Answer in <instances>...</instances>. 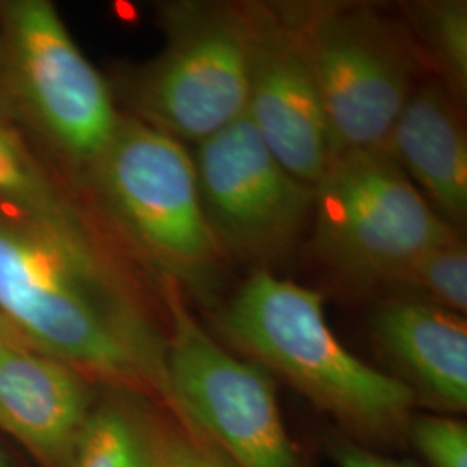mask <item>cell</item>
Listing matches in <instances>:
<instances>
[{
	"label": "cell",
	"instance_id": "cell-20",
	"mask_svg": "<svg viewBox=\"0 0 467 467\" xmlns=\"http://www.w3.org/2000/svg\"><path fill=\"white\" fill-rule=\"evenodd\" d=\"M333 451L339 467H407L353 441H339L334 445Z\"/></svg>",
	"mask_w": 467,
	"mask_h": 467
},
{
	"label": "cell",
	"instance_id": "cell-4",
	"mask_svg": "<svg viewBox=\"0 0 467 467\" xmlns=\"http://www.w3.org/2000/svg\"><path fill=\"white\" fill-rule=\"evenodd\" d=\"M312 251L358 285L395 284L424 251L459 237L389 152L336 154L314 185Z\"/></svg>",
	"mask_w": 467,
	"mask_h": 467
},
{
	"label": "cell",
	"instance_id": "cell-22",
	"mask_svg": "<svg viewBox=\"0 0 467 467\" xmlns=\"http://www.w3.org/2000/svg\"><path fill=\"white\" fill-rule=\"evenodd\" d=\"M0 467H9L7 466V462H5V459L0 455Z\"/></svg>",
	"mask_w": 467,
	"mask_h": 467
},
{
	"label": "cell",
	"instance_id": "cell-19",
	"mask_svg": "<svg viewBox=\"0 0 467 467\" xmlns=\"http://www.w3.org/2000/svg\"><path fill=\"white\" fill-rule=\"evenodd\" d=\"M412 441L431 467H467L466 422L443 416H420L410 426Z\"/></svg>",
	"mask_w": 467,
	"mask_h": 467
},
{
	"label": "cell",
	"instance_id": "cell-3",
	"mask_svg": "<svg viewBox=\"0 0 467 467\" xmlns=\"http://www.w3.org/2000/svg\"><path fill=\"white\" fill-rule=\"evenodd\" d=\"M80 179L111 229L160 279L212 296L227 256L204 217L194 160L182 142L121 111Z\"/></svg>",
	"mask_w": 467,
	"mask_h": 467
},
{
	"label": "cell",
	"instance_id": "cell-7",
	"mask_svg": "<svg viewBox=\"0 0 467 467\" xmlns=\"http://www.w3.org/2000/svg\"><path fill=\"white\" fill-rule=\"evenodd\" d=\"M160 289L168 320L170 410L179 422L234 467H301L267 372L206 333L177 284L161 277Z\"/></svg>",
	"mask_w": 467,
	"mask_h": 467
},
{
	"label": "cell",
	"instance_id": "cell-11",
	"mask_svg": "<svg viewBox=\"0 0 467 467\" xmlns=\"http://www.w3.org/2000/svg\"><path fill=\"white\" fill-rule=\"evenodd\" d=\"M82 372L16 336L0 337V430L49 467H71L90 414Z\"/></svg>",
	"mask_w": 467,
	"mask_h": 467
},
{
	"label": "cell",
	"instance_id": "cell-5",
	"mask_svg": "<svg viewBox=\"0 0 467 467\" xmlns=\"http://www.w3.org/2000/svg\"><path fill=\"white\" fill-rule=\"evenodd\" d=\"M161 50L119 77L127 115L198 144L246 115L248 46L239 4L177 2L160 7Z\"/></svg>",
	"mask_w": 467,
	"mask_h": 467
},
{
	"label": "cell",
	"instance_id": "cell-13",
	"mask_svg": "<svg viewBox=\"0 0 467 467\" xmlns=\"http://www.w3.org/2000/svg\"><path fill=\"white\" fill-rule=\"evenodd\" d=\"M370 327L418 399L455 412L466 410L467 324L462 314L430 301H386L374 310Z\"/></svg>",
	"mask_w": 467,
	"mask_h": 467
},
{
	"label": "cell",
	"instance_id": "cell-15",
	"mask_svg": "<svg viewBox=\"0 0 467 467\" xmlns=\"http://www.w3.org/2000/svg\"><path fill=\"white\" fill-rule=\"evenodd\" d=\"M420 59L433 65L438 80L461 99L467 90V4L464 0L416 2L403 9ZM405 26V25H403Z\"/></svg>",
	"mask_w": 467,
	"mask_h": 467
},
{
	"label": "cell",
	"instance_id": "cell-1",
	"mask_svg": "<svg viewBox=\"0 0 467 467\" xmlns=\"http://www.w3.org/2000/svg\"><path fill=\"white\" fill-rule=\"evenodd\" d=\"M0 317L85 378L170 407L167 336L98 231H63L0 206Z\"/></svg>",
	"mask_w": 467,
	"mask_h": 467
},
{
	"label": "cell",
	"instance_id": "cell-12",
	"mask_svg": "<svg viewBox=\"0 0 467 467\" xmlns=\"http://www.w3.org/2000/svg\"><path fill=\"white\" fill-rule=\"evenodd\" d=\"M384 150L451 227L467 218V134L461 99L441 80L418 85Z\"/></svg>",
	"mask_w": 467,
	"mask_h": 467
},
{
	"label": "cell",
	"instance_id": "cell-23",
	"mask_svg": "<svg viewBox=\"0 0 467 467\" xmlns=\"http://www.w3.org/2000/svg\"><path fill=\"white\" fill-rule=\"evenodd\" d=\"M0 59H2V32H0Z\"/></svg>",
	"mask_w": 467,
	"mask_h": 467
},
{
	"label": "cell",
	"instance_id": "cell-2",
	"mask_svg": "<svg viewBox=\"0 0 467 467\" xmlns=\"http://www.w3.org/2000/svg\"><path fill=\"white\" fill-rule=\"evenodd\" d=\"M234 345L293 384L353 433L384 438L407 426L418 397L368 366L333 333L317 291L258 270L220 314Z\"/></svg>",
	"mask_w": 467,
	"mask_h": 467
},
{
	"label": "cell",
	"instance_id": "cell-21",
	"mask_svg": "<svg viewBox=\"0 0 467 467\" xmlns=\"http://www.w3.org/2000/svg\"><path fill=\"white\" fill-rule=\"evenodd\" d=\"M11 336H16V334L13 333V329L5 324V320L0 317V337H11Z\"/></svg>",
	"mask_w": 467,
	"mask_h": 467
},
{
	"label": "cell",
	"instance_id": "cell-18",
	"mask_svg": "<svg viewBox=\"0 0 467 467\" xmlns=\"http://www.w3.org/2000/svg\"><path fill=\"white\" fill-rule=\"evenodd\" d=\"M150 459L152 467H234L217 449L189 433L184 426L150 420Z\"/></svg>",
	"mask_w": 467,
	"mask_h": 467
},
{
	"label": "cell",
	"instance_id": "cell-9",
	"mask_svg": "<svg viewBox=\"0 0 467 467\" xmlns=\"http://www.w3.org/2000/svg\"><path fill=\"white\" fill-rule=\"evenodd\" d=\"M196 146L202 212L225 256L281 262L310 225L314 187L284 167L246 115Z\"/></svg>",
	"mask_w": 467,
	"mask_h": 467
},
{
	"label": "cell",
	"instance_id": "cell-8",
	"mask_svg": "<svg viewBox=\"0 0 467 467\" xmlns=\"http://www.w3.org/2000/svg\"><path fill=\"white\" fill-rule=\"evenodd\" d=\"M334 156L379 150L419 85L420 57L405 26L376 5L303 4Z\"/></svg>",
	"mask_w": 467,
	"mask_h": 467
},
{
	"label": "cell",
	"instance_id": "cell-10",
	"mask_svg": "<svg viewBox=\"0 0 467 467\" xmlns=\"http://www.w3.org/2000/svg\"><path fill=\"white\" fill-rule=\"evenodd\" d=\"M248 46L246 117L268 150L305 184H317L334 158L303 4L239 2Z\"/></svg>",
	"mask_w": 467,
	"mask_h": 467
},
{
	"label": "cell",
	"instance_id": "cell-17",
	"mask_svg": "<svg viewBox=\"0 0 467 467\" xmlns=\"http://www.w3.org/2000/svg\"><path fill=\"white\" fill-rule=\"evenodd\" d=\"M395 285L416 293L418 300L430 301L464 316L467 310L466 244L461 237H455L424 251L401 272Z\"/></svg>",
	"mask_w": 467,
	"mask_h": 467
},
{
	"label": "cell",
	"instance_id": "cell-14",
	"mask_svg": "<svg viewBox=\"0 0 467 467\" xmlns=\"http://www.w3.org/2000/svg\"><path fill=\"white\" fill-rule=\"evenodd\" d=\"M0 206L71 233L98 227L67 187L0 113Z\"/></svg>",
	"mask_w": 467,
	"mask_h": 467
},
{
	"label": "cell",
	"instance_id": "cell-16",
	"mask_svg": "<svg viewBox=\"0 0 467 467\" xmlns=\"http://www.w3.org/2000/svg\"><path fill=\"white\" fill-rule=\"evenodd\" d=\"M71 467H152L148 419L119 401L90 410Z\"/></svg>",
	"mask_w": 467,
	"mask_h": 467
},
{
	"label": "cell",
	"instance_id": "cell-6",
	"mask_svg": "<svg viewBox=\"0 0 467 467\" xmlns=\"http://www.w3.org/2000/svg\"><path fill=\"white\" fill-rule=\"evenodd\" d=\"M0 32L4 102L80 177L121 117L111 85L85 57L47 0L2 2Z\"/></svg>",
	"mask_w": 467,
	"mask_h": 467
}]
</instances>
